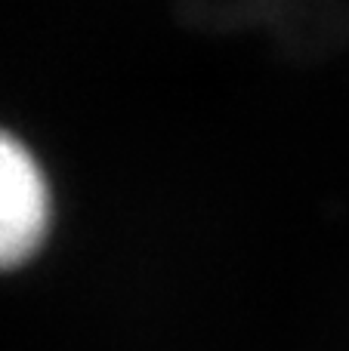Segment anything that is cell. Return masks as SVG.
I'll list each match as a JSON object with an SVG mask.
<instances>
[{
  "instance_id": "cell-1",
  "label": "cell",
  "mask_w": 349,
  "mask_h": 351,
  "mask_svg": "<svg viewBox=\"0 0 349 351\" xmlns=\"http://www.w3.org/2000/svg\"><path fill=\"white\" fill-rule=\"evenodd\" d=\"M49 231V185L22 139L0 127V268L28 262Z\"/></svg>"
}]
</instances>
